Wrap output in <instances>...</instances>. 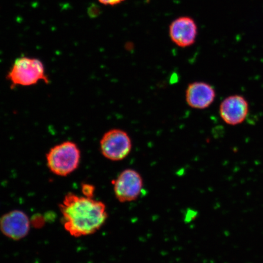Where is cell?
<instances>
[{
  "label": "cell",
  "instance_id": "cell-10",
  "mask_svg": "<svg viewBox=\"0 0 263 263\" xmlns=\"http://www.w3.org/2000/svg\"><path fill=\"white\" fill-rule=\"evenodd\" d=\"M95 192V186L90 185V184L84 183L83 185H82V192L85 197L93 198Z\"/></svg>",
  "mask_w": 263,
  "mask_h": 263
},
{
  "label": "cell",
  "instance_id": "cell-9",
  "mask_svg": "<svg viewBox=\"0 0 263 263\" xmlns=\"http://www.w3.org/2000/svg\"><path fill=\"white\" fill-rule=\"evenodd\" d=\"M216 93L212 85L204 82H195L187 87L185 99L190 107L205 109L215 100Z\"/></svg>",
  "mask_w": 263,
  "mask_h": 263
},
{
  "label": "cell",
  "instance_id": "cell-8",
  "mask_svg": "<svg viewBox=\"0 0 263 263\" xmlns=\"http://www.w3.org/2000/svg\"><path fill=\"white\" fill-rule=\"evenodd\" d=\"M171 40L181 48L189 47L195 44L197 35V26L190 16H181L171 24L169 28Z\"/></svg>",
  "mask_w": 263,
  "mask_h": 263
},
{
  "label": "cell",
  "instance_id": "cell-4",
  "mask_svg": "<svg viewBox=\"0 0 263 263\" xmlns=\"http://www.w3.org/2000/svg\"><path fill=\"white\" fill-rule=\"evenodd\" d=\"M131 149L130 138L123 130L113 129L108 130L100 140L101 152L108 160H122L129 156Z\"/></svg>",
  "mask_w": 263,
  "mask_h": 263
},
{
  "label": "cell",
  "instance_id": "cell-3",
  "mask_svg": "<svg viewBox=\"0 0 263 263\" xmlns=\"http://www.w3.org/2000/svg\"><path fill=\"white\" fill-rule=\"evenodd\" d=\"M6 78L12 87H28L41 81L49 82L43 62L38 59L25 57L16 59Z\"/></svg>",
  "mask_w": 263,
  "mask_h": 263
},
{
  "label": "cell",
  "instance_id": "cell-5",
  "mask_svg": "<svg viewBox=\"0 0 263 263\" xmlns=\"http://www.w3.org/2000/svg\"><path fill=\"white\" fill-rule=\"evenodd\" d=\"M115 195L121 202L133 201L140 195L143 181L136 170L123 171L117 178L112 181Z\"/></svg>",
  "mask_w": 263,
  "mask_h": 263
},
{
  "label": "cell",
  "instance_id": "cell-2",
  "mask_svg": "<svg viewBox=\"0 0 263 263\" xmlns=\"http://www.w3.org/2000/svg\"><path fill=\"white\" fill-rule=\"evenodd\" d=\"M81 157V151L77 144L66 141L51 148L46 159L51 172L57 176H67L78 169Z\"/></svg>",
  "mask_w": 263,
  "mask_h": 263
},
{
  "label": "cell",
  "instance_id": "cell-1",
  "mask_svg": "<svg viewBox=\"0 0 263 263\" xmlns=\"http://www.w3.org/2000/svg\"><path fill=\"white\" fill-rule=\"evenodd\" d=\"M59 207L64 228L74 237L93 234L107 218L106 206L103 202L74 193L66 195Z\"/></svg>",
  "mask_w": 263,
  "mask_h": 263
},
{
  "label": "cell",
  "instance_id": "cell-7",
  "mask_svg": "<svg viewBox=\"0 0 263 263\" xmlns=\"http://www.w3.org/2000/svg\"><path fill=\"white\" fill-rule=\"evenodd\" d=\"M30 225L28 216L21 210H12L0 218V230L3 234L15 241L28 235Z\"/></svg>",
  "mask_w": 263,
  "mask_h": 263
},
{
  "label": "cell",
  "instance_id": "cell-11",
  "mask_svg": "<svg viewBox=\"0 0 263 263\" xmlns=\"http://www.w3.org/2000/svg\"><path fill=\"white\" fill-rule=\"evenodd\" d=\"M126 1V0H98L102 5L106 6H115Z\"/></svg>",
  "mask_w": 263,
  "mask_h": 263
},
{
  "label": "cell",
  "instance_id": "cell-6",
  "mask_svg": "<svg viewBox=\"0 0 263 263\" xmlns=\"http://www.w3.org/2000/svg\"><path fill=\"white\" fill-rule=\"evenodd\" d=\"M249 113L248 101L241 95L227 97L220 104V116L223 122L230 126H238L244 123Z\"/></svg>",
  "mask_w": 263,
  "mask_h": 263
}]
</instances>
